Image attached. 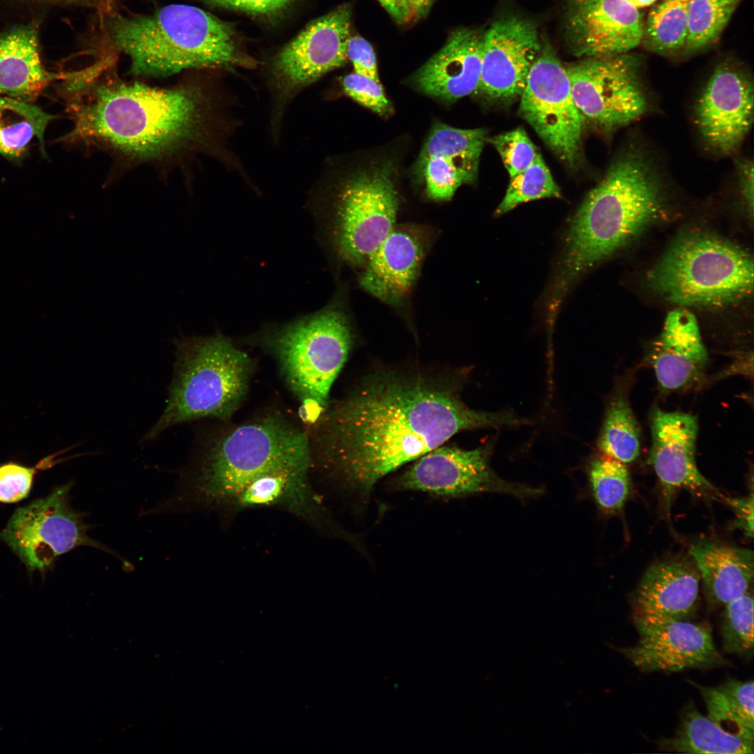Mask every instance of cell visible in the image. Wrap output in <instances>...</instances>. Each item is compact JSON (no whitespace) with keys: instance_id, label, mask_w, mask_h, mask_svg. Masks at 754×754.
Returning a JSON list of instances; mask_svg holds the SVG:
<instances>
[{"instance_id":"cell-42","label":"cell","mask_w":754,"mask_h":754,"mask_svg":"<svg viewBox=\"0 0 754 754\" xmlns=\"http://www.w3.org/2000/svg\"><path fill=\"white\" fill-rule=\"evenodd\" d=\"M12 111L29 121L34 126L36 136L40 146L44 145V133L47 124L55 118L31 103L17 101L9 98L0 96V111Z\"/></svg>"},{"instance_id":"cell-31","label":"cell","mask_w":754,"mask_h":754,"mask_svg":"<svg viewBox=\"0 0 754 754\" xmlns=\"http://www.w3.org/2000/svg\"><path fill=\"white\" fill-rule=\"evenodd\" d=\"M688 1L665 0L652 8L642 37L648 48L658 53L684 48L688 32Z\"/></svg>"},{"instance_id":"cell-34","label":"cell","mask_w":754,"mask_h":754,"mask_svg":"<svg viewBox=\"0 0 754 754\" xmlns=\"http://www.w3.org/2000/svg\"><path fill=\"white\" fill-rule=\"evenodd\" d=\"M723 650L750 658L753 652V598L748 591L725 605L720 622Z\"/></svg>"},{"instance_id":"cell-19","label":"cell","mask_w":754,"mask_h":754,"mask_svg":"<svg viewBox=\"0 0 754 754\" xmlns=\"http://www.w3.org/2000/svg\"><path fill=\"white\" fill-rule=\"evenodd\" d=\"M565 36L577 57L626 54L638 46L644 23L626 0H566Z\"/></svg>"},{"instance_id":"cell-46","label":"cell","mask_w":754,"mask_h":754,"mask_svg":"<svg viewBox=\"0 0 754 754\" xmlns=\"http://www.w3.org/2000/svg\"><path fill=\"white\" fill-rule=\"evenodd\" d=\"M54 4L78 6L91 8L101 13L112 9V0H38Z\"/></svg>"},{"instance_id":"cell-18","label":"cell","mask_w":754,"mask_h":754,"mask_svg":"<svg viewBox=\"0 0 754 754\" xmlns=\"http://www.w3.org/2000/svg\"><path fill=\"white\" fill-rule=\"evenodd\" d=\"M650 428L649 462L660 482L667 513L674 494L680 489L700 497H722L697 466L696 416L654 408L650 415Z\"/></svg>"},{"instance_id":"cell-6","label":"cell","mask_w":754,"mask_h":754,"mask_svg":"<svg viewBox=\"0 0 754 754\" xmlns=\"http://www.w3.org/2000/svg\"><path fill=\"white\" fill-rule=\"evenodd\" d=\"M174 376L167 406L143 441L165 429L204 417L229 418L247 392L253 363L246 353L217 332L175 339Z\"/></svg>"},{"instance_id":"cell-49","label":"cell","mask_w":754,"mask_h":754,"mask_svg":"<svg viewBox=\"0 0 754 754\" xmlns=\"http://www.w3.org/2000/svg\"><path fill=\"white\" fill-rule=\"evenodd\" d=\"M636 8H644L653 4L656 0H626Z\"/></svg>"},{"instance_id":"cell-26","label":"cell","mask_w":754,"mask_h":754,"mask_svg":"<svg viewBox=\"0 0 754 754\" xmlns=\"http://www.w3.org/2000/svg\"><path fill=\"white\" fill-rule=\"evenodd\" d=\"M62 76L43 67L34 24L20 25L0 34V96L31 103Z\"/></svg>"},{"instance_id":"cell-51","label":"cell","mask_w":754,"mask_h":754,"mask_svg":"<svg viewBox=\"0 0 754 754\" xmlns=\"http://www.w3.org/2000/svg\"><path fill=\"white\" fill-rule=\"evenodd\" d=\"M682 1H689V0H682Z\"/></svg>"},{"instance_id":"cell-38","label":"cell","mask_w":754,"mask_h":754,"mask_svg":"<svg viewBox=\"0 0 754 754\" xmlns=\"http://www.w3.org/2000/svg\"><path fill=\"white\" fill-rule=\"evenodd\" d=\"M342 86L348 96L378 114L387 115L392 111L380 82L352 73L343 78Z\"/></svg>"},{"instance_id":"cell-35","label":"cell","mask_w":754,"mask_h":754,"mask_svg":"<svg viewBox=\"0 0 754 754\" xmlns=\"http://www.w3.org/2000/svg\"><path fill=\"white\" fill-rule=\"evenodd\" d=\"M696 687L707 707V717L726 732L754 741V729L739 716L724 694L716 687H707L690 681Z\"/></svg>"},{"instance_id":"cell-2","label":"cell","mask_w":754,"mask_h":754,"mask_svg":"<svg viewBox=\"0 0 754 754\" xmlns=\"http://www.w3.org/2000/svg\"><path fill=\"white\" fill-rule=\"evenodd\" d=\"M103 64L62 80L73 122L63 141L99 147L135 162L173 159L206 145L212 112L202 87L159 88L101 78Z\"/></svg>"},{"instance_id":"cell-24","label":"cell","mask_w":754,"mask_h":754,"mask_svg":"<svg viewBox=\"0 0 754 754\" xmlns=\"http://www.w3.org/2000/svg\"><path fill=\"white\" fill-rule=\"evenodd\" d=\"M423 256L424 246L419 238L394 228L364 264L360 284L381 301L397 304L415 283Z\"/></svg>"},{"instance_id":"cell-27","label":"cell","mask_w":754,"mask_h":754,"mask_svg":"<svg viewBox=\"0 0 754 754\" xmlns=\"http://www.w3.org/2000/svg\"><path fill=\"white\" fill-rule=\"evenodd\" d=\"M689 553L711 606H725L748 591L754 569L751 550L702 540L693 544Z\"/></svg>"},{"instance_id":"cell-36","label":"cell","mask_w":754,"mask_h":754,"mask_svg":"<svg viewBox=\"0 0 754 754\" xmlns=\"http://www.w3.org/2000/svg\"><path fill=\"white\" fill-rule=\"evenodd\" d=\"M490 141L500 154L510 178L527 168L538 154L522 128L496 135Z\"/></svg>"},{"instance_id":"cell-12","label":"cell","mask_w":754,"mask_h":754,"mask_svg":"<svg viewBox=\"0 0 754 754\" xmlns=\"http://www.w3.org/2000/svg\"><path fill=\"white\" fill-rule=\"evenodd\" d=\"M519 112L562 162L577 164L586 121L575 103L566 68L547 42L530 69Z\"/></svg>"},{"instance_id":"cell-1","label":"cell","mask_w":754,"mask_h":754,"mask_svg":"<svg viewBox=\"0 0 754 754\" xmlns=\"http://www.w3.org/2000/svg\"><path fill=\"white\" fill-rule=\"evenodd\" d=\"M458 385L419 369L371 374L314 423L312 464L366 503L382 478L461 431L524 424L469 408Z\"/></svg>"},{"instance_id":"cell-9","label":"cell","mask_w":754,"mask_h":754,"mask_svg":"<svg viewBox=\"0 0 754 754\" xmlns=\"http://www.w3.org/2000/svg\"><path fill=\"white\" fill-rule=\"evenodd\" d=\"M391 164L352 175L339 188L327 221L330 244L339 258L364 265L395 228L399 199Z\"/></svg>"},{"instance_id":"cell-4","label":"cell","mask_w":754,"mask_h":754,"mask_svg":"<svg viewBox=\"0 0 754 754\" xmlns=\"http://www.w3.org/2000/svg\"><path fill=\"white\" fill-rule=\"evenodd\" d=\"M312 468L307 434L279 414H267L221 433L203 448L158 513L228 507L258 476L282 468Z\"/></svg>"},{"instance_id":"cell-29","label":"cell","mask_w":754,"mask_h":754,"mask_svg":"<svg viewBox=\"0 0 754 754\" xmlns=\"http://www.w3.org/2000/svg\"><path fill=\"white\" fill-rule=\"evenodd\" d=\"M601 453L624 464L640 451V429L628 398L627 384H619L607 402L598 440Z\"/></svg>"},{"instance_id":"cell-22","label":"cell","mask_w":754,"mask_h":754,"mask_svg":"<svg viewBox=\"0 0 754 754\" xmlns=\"http://www.w3.org/2000/svg\"><path fill=\"white\" fill-rule=\"evenodd\" d=\"M484 34L461 28L414 75L422 93L452 102L477 91L480 79Z\"/></svg>"},{"instance_id":"cell-3","label":"cell","mask_w":754,"mask_h":754,"mask_svg":"<svg viewBox=\"0 0 754 754\" xmlns=\"http://www.w3.org/2000/svg\"><path fill=\"white\" fill-rule=\"evenodd\" d=\"M665 178L642 147L630 144L572 216L552 290L549 313L585 271L636 237L668 209Z\"/></svg>"},{"instance_id":"cell-28","label":"cell","mask_w":754,"mask_h":754,"mask_svg":"<svg viewBox=\"0 0 754 754\" xmlns=\"http://www.w3.org/2000/svg\"><path fill=\"white\" fill-rule=\"evenodd\" d=\"M753 742L726 732L689 702L683 709L675 735L662 739L658 745L661 749L682 753L751 754Z\"/></svg>"},{"instance_id":"cell-25","label":"cell","mask_w":754,"mask_h":754,"mask_svg":"<svg viewBox=\"0 0 754 754\" xmlns=\"http://www.w3.org/2000/svg\"><path fill=\"white\" fill-rule=\"evenodd\" d=\"M310 468H282L267 471L248 483L228 508L235 510L279 507L306 522L323 524L326 514L309 480Z\"/></svg>"},{"instance_id":"cell-5","label":"cell","mask_w":754,"mask_h":754,"mask_svg":"<svg viewBox=\"0 0 754 754\" xmlns=\"http://www.w3.org/2000/svg\"><path fill=\"white\" fill-rule=\"evenodd\" d=\"M101 13L109 45L128 57L134 75L162 77L248 64L230 25L195 6L170 4L144 15L112 9Z\"/></svg>"},{"instance_id":"cell-7","label":"cell","mask_w":754,"mask_h":754,"mask_svg":"<svg viewBox=\"0 0 754 754\" xmlns=\"http://www.w3.org/2000/svg\"><path fill=\"white\" fill-rule=\"evenodd\" d=\"M344 311L335 302L260 335L290 390L302 403L304 420L314 424L329 404L331 387L352 346Z\"/></svg>"},{"instance_id":"cell-32","label":"cell","mask_w":754,"mask_h":754,"mask_svg":"<svg viewBox=\"0 0 754 754\" xmlns=\"http://www.w3.org/2000/svg\"><path fill=\"white\" fill-rule=\"evenodd\" d=\"M736 6L728 0H689L683 50L691 53L714 43L726 27Z\"/></svg>"},{"instance_id":"cell-11","label":"cell","mask_w":754,"mask_h":754,"mask_svg":"<svg viewBox=\"0 0 754 754\" xmlns=\"http://www.w3.org/2000/svg\"><path fill=\"white\" fill-rule=\"evenodd\" d=\"M566 68L577 107L602 131L614 132L648 112L650 98L636 57H586Z\"/></svg>"},{"instance_id":"cell-44","label":"cell","mask_w":754,"mask_h":754,"mask_svg":"<svg viewBox=\"0 0 754 754\" xmlns=\"http://www.w3.org/2000/svg\"><path fill=\"white\" fill-rule=\"evenodd\" d=\"M736 175L740 194L747 212L753 216V162L748 158L736 161Z\"/></svg>"},{"instance_id":"cell-8","label":"cell","mask_w":754,"mask_h":754,"mask_svg":"<svg viewBox=\"0 0 754 754\" xmlns=\"http://www.w3.org/2000/svg\"><path fill=\"white\" fill-rule=\"evenodd\" d=\"M753 257L715 235H682L650 272L649 285L681 306L723 307L748 298L753 290Z\"/></svg>"},{"instance_id":"cell-15","label":"cell","mask_w":754,"mask_h":754,"mask_svg":"<svg viewBox=\"0 0 754 754\" xmlns=\"http://www.w3.org/2000/svg\"><path fill=\"white\" fill-rule=\"evenodd\" d=\"M753 80L743 69L723 62L712 71L694 103L695 127L704 145L720 156L739 150L753 121Z\"/></svg>"},{"instance_id":"cell-21","label":"cell","mask_w":754,"mask_h":754,"mask_svg":"<svg viewBox=\"0 0 754 754\" xmlns=\"http://www.w3.org/2000/svg\"><path fill=\"white\" fill-rule=\"evenodd\" d=\"M660 388L685 391L704 379L709 355L695 316L685 309L668 313L658 338L645 357Z\"/></svg>"},{"instance_id":"cell-47","label":"cell","mask_w":754,"mask_h":754,"mask_svg":"<svg viewBox=\"0 0 754 754\" xmlns=\"http://www.w3.org/2000/svg\"><path fill=\"white\" fill-rule=\"evenodd\" d=\"M386 11L398 22L409 21L408 12L403 0H378Z\"/></svg>"},{"instance_id":"cell-30","label":"cell","mask_w":754,"mask_h":754,"mask_svg":"<svg viewBox=\"0 0 754 754\" xmlns=\"http://www.w3.org/2000/svg\"><path fill=\"white\" fill-rule=\"evenodd\" d=\"M587 475L590 491L598 510L605 515L620 512L631 491L626 464L602 454L589 463Z\"/></svg>"},{"instance_id":"cell-13","label":"cell","mask_w":754,"mask_h":754,"mask_svg":"<svg viewBox=\"0 0 754 754\" xmlns=\"http://www.w3.org/2000/svg\"><path fill=\"white\" fill-rule=\"evenodd\" d=\"M493 449V441L472 450L443 444L414 460L397 478V487L445 498L497 493L524 501L544 492L500 478L490 465Z\"/></svg>"},{"instance_id":"cell-40","label":"cell","mask_w":754,"mask_h":754,"mask_svg":"<svg viewBox=\"0 0 754 754\" xmlns=\"http://www.w3.org/2000/svg\"><path fill=\"white\" fill-rule=\"evenodd\" d=\"M34 136L35 128L27 119L10 125L0 121V154L9 158L20 156Z\"/></svg>"},{"instance_id":"cell-39","label":"cell","mask_w":754,"mask_h":754,"mask_svg":"<svg viewBox=\"0 0 754 754\" xmlns=\"http://www.w3.org/2000/svg\"><path fill=\"white\" fill-rule=\"evenodd\" d=\"M717 687L744 722L754 729L753 681H741L729 677Z\"/></svg>"},{"instance_id":"cell-14","label":"cell","mask_w":754,"mask_h":754,"mask_svg":"<svg viewBox=\"0 0 754 754\" xmlns=\"http://www.w3.org/2000/svg\"><path fill=\"white\" fill-rule=\"evenodd\" d=\"M350 22V6L341 5L310 22L278 54L272 66L278 115L301 89L345 64Z\"/></svg>"},{"instance_id":"cell-33","label":"cell","mask_w":754,"mask_h":754,"mask_svg":"<svg viewBox=\"0 0 754 754\" xmlns=\"http://www.w3.org/2000/svg\"><path fill=\"white\" fill-rule=\"evenodd\" d=\"M559 187L538 153L533 162L524 170L510 178L503 199L495 212L502 215L519 205L545 198H560Z\"/></svg>"},{"instance_id":"cell-37","label":"cell","mask_w":754,"mask_h":754,"mask_svg":"<svg viewBox=\"0 0 754 754\" xmlns=\"http://www.w3.org/2000/svg\"><path fill=\"white\" fill-rule=\"evenodd\" d=\"M60 453L45 458L34 467L10 462L0 465V502L16 503L25 498L31 488L34 478L39 468L51 466L54 458Z\"/></svg>"},{"instance_id":"cell-17","label":"cell","mask_w":754,"mask_h":754,"mask_svg":"<svg viewBox=\"0 0 754 754\" xmlns=\"http://www.w3.org/2000/svg\"><path fill=\"white\" fill-rule=\"evenodd\" d=\"M542 48L536 25L518 16L494 22L484 34L479 93L508 103L520 98Z\"/></svg>"},{"instance_id":"cell-45","label":"cell","mask_w":754,"mask_h":754,"mask_svg":"<svg viewBox=\"0 0 754 754\" xmlns=\"http://www.w3.org/2000/svg\"><path fill=\"white\" fill-rule=\"evenodd\" d=\"M734 512L736 520L734 526L742 531L748 537L753 535V496L744 498L721 497Z\"/></svg>"},{"instance_id":"cell-48","label":"cell","mask_w":754,"mask_h":754,"mask_svg":"<svg viewBox=\"0 0 754 754\" xmlns=\"http://www.w3.org/2000/svg\"><path fill=\"white\" fill-rule=\"evenodd\" d=\"M408 12L409 20L425 17L435 0H403Z\"/></svg>"},{"instance_id":"cell-50","label":"cell","mask_w":754,"mask_h":754,"mask_svg":"<svg viewBox=\"0 0 754 754\" xmlns=\"http://www.w3.org/2000/svg\"><path fill=\"white\" fill-rule=\"evenodd\" d=\"M728 1H731V2L734 3H735L736 5H737V3H739V1H741V0H728Z\"/></svg>"},{"instance_id":"cell-41","label":"cell","mask_w":754,"mask_h":754,"mask_svg":"<svg viewBox=\"0 0 754 754\" xmlns=\"http://www.w3.org/2000/svg\"><path fill=\"white\" fill-rule=\"evenodd\" d=\"M346 55L353 64L354 73L380 82L376 54L367 40L359 36H350Z\"/></svg>"},{"instance_id":"cell-23","label":"cell","mask_w":754,"mask_h":754,"mask_svg":"<svg viewBox=\"0 0 754 754\" xmlns=\"http://www.w3.org/2000/svg\"><path fill=\"white\" fill-rule=\"evenodd\" d=\"M700 580L695 565L685 559L652 565L633 594V621L687 620L696 608Z\"/></svg>"},{"instance_id":"cell-10","label":"cell","mask_w":754,"mask_h":754,"mask_svg":"<svg viewBox=\"0 0 754 754\" xmlns=\"http://www.w3.org/2000/svg\"><path fill=\"white\" fill-rule=\"evenodd\" d=\"M72 483L57 487L45 498L17 508L0 533L4 541L30 570H42L75 548L91 547L117 557L124 568L131 564L112 549L91 538L85 514L71 504Z\"/></svg>"},{"instance_id":"cell-43","label":"cell","mask_w":754,"mask_h":754,"mask_svg":"<svg viewBox=\"0 0 754 754\" xmlns=\"http://www.w3.org/2000/svg\"><path fill=\"white\" fill-rule=\"evenodd\" d=\"M204 2L253 13H269L281 10L292 0H200Z\"/></svg>"},{"instance_id":"cell-16","label":"cell","mask_w":754,"mask_h":754,"mask_svg":"<svg viewBox=\"0 0 754 754\" xmlns=\"http://www.w3.org/2000/svg\"><path fill=\"white\" fill-rule=\"evenodd\" d=\"M637 643L618 650L642 672L711 669L728 665L711 626L688 620L634 621Z\"/></svg>"},{"instance_id":"cell-20","label":"cell","mask_w":754,"mask_h":754,"mask_svg":"<svg viewBox=\"0 0 754 754\" xmlns=\"http://www.w3.org/2000/svg\"><path fill=\"white\" fill-rule=\"evenodd\" d=\"M486 140L484 128L433 126L416 163L429 198L448 200L459 186L474 182Z\"/></svg>"}]
</instances>
